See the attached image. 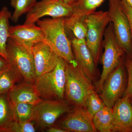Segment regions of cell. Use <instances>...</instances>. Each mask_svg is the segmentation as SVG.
<instances>
[{
    "label": "cell",
    "instance_id": "1",
    "mask_svg": "<svg viewBox=\"0 0 132 132\" xmlns=\"http://www.w3.org/2000/svg\"><path fill=\"white\" fill-rule=\"evenodd\" d=\"M65 18H45L36 24L42 29L45 42L59 57L69 64L77 66L72 43L65 29Z\"/></svg>",
    "mask_w": 132,
    "mask_h": 132
},
{
    "label": "cell",
    "instance_id": "2",
    "mask_svg": "<svg viewBox=\"0 0 132 132\" xmlns=\"http://www.w3.org/2000/svg\"><path fill=\"white\" fill-rule=\"evenodd\" d=\"M65 76L64 100L72 106L86 108L87 96L90 91L96 89L93 82L77 66L67 62Z\"/></svg>",
    "mask_w": 132,
    "mask_h": 132
},
{
    "label": "cell",
    "instance_id": "3",
    "mask_svg": "<svg viewBox=\"0 0 132 132\" xmlns=\"http://www.w3.org/2000/svg\"><path fill=\"white\" fill-rule=\"evenodd\" d=\"M32 47L9 38L7 45L8 61L21 76L23 81L34 85L36 81Z\"/></svg>",
    "mask_w": 132,
    "mask_h": 132
},
{
    "label": "cell",
    "instance_id": "4",
    "mask_svg": "<svg viewBox=\"0 0 132 132\" xmlns=\"http://www.w3.org/2000/svg\"><path fill=\"white\" fill-rule=\"evenodd\" d=\"M103 46L104 51L101 61L103 68L100 80L95 84L96 91L100 93L107 77L124 61L126 56L116 39L112 22L108 24L105 31Z\"/></svg>",
    "mask_w": 132,
    "mask_h": 132
},
{
    "label": "cell",
    "instance_id": "5",
    "mask_svg": "<svg viewBox=\"0 0 132 132\" xmlns=\"http://www.w3.org/2000/svg\"><path fill=\"white\" fill-rule=\"evenodd\" d=\"M66 61L62 58L55 68L36 79L34 84L39 96L43 100H64Z\"/></svg>",
    "mask_w": 132,
    "mask_h": 132
},
{
    "label": "cell",
    "instance_id": "6",
    "mask_svg": "<svg viewBox=\"0 0 132 132\" xmlns=\"http://www.w3.org/2000/svg\"><path fill=\"white\" fill-rule=\"evenodd\" d=\"M87 26L86 41L98 65L101 61L104 34L111 19L108 11H95L85 18Z\"/></svg>",
    "mask_w": 132,
    "mask_h": 132
},
{
    "label": "cell",
    "instance_id": "7",
    "mask_svg": "<svg viewBox=\"0 0 132 132\" xmlns=\"http://www.w3.org/2000/svg\"><path fill=\"white\" fill-rule=\"evenodd\" d=\"M108 11L113 25L116 39L126 53L132 59V37L129 22L123 11L121 0H108Z\"/></svg>",
    "mask_w": 132,
    "mask_h": 132
},
{
    "label": "cell",
    "instance_id": "8",
    "mask_svg": "<svg viewBox=\"0 0 132 132\" xmlns=\"http://www.w3.org/2000/svg\"><path fill=\"white\" fill-rule=\"evenodd\" d=\"M73 106L63 100H42L35 105L32 121L40 128L54 126L59 118L71 111Z\"/></svg>",
    "mask_w": 132,
    "mask_h": 132
},
{
    "label": "cell",
    "instance_id": "9",
    "mask_svg": "<svg viewBox=\"0 0 132 132\" xmlns=\"http://www.w3.org/2000/svg\"><path fill=\"white\" fill-rule=\"evenodd\" d=\"M125 62L109 75L100 92V97L109 108H112L118 99L123 97L126 88L128 76Z\"/></svg>",
    "mask_w": 132,
    "mask_h": 132
},
{
    "label": "cell",
    "instance_id": "10",
    "mask_svg": "<svg viewBox=\"0 0 132 132\" xmlns=\"http://www.w3.org/2000/svg\"><path fill=\"white\" fill-rule=\"evenodd\" d=\"M73 13L71 5L64 0H41L37 2L27 14L25 24H36L38 20L45 16L52 18H66Z\"/></svg>",
    "mask_w": 132,
    "mask_h": 132
},
{
    "label": "cell",
    "instance_id": "11",
    "mask_svg": "<svg viewBox=\"0 0 132 132\" xmlns=\"http://www.w3.org/2000/svg\"><path fill=\"white\" fill-rule=\"evenodd\" d=\"M93 118L86 108L73 107L57 125L66 132H97L93 122Z\"/></svg>",
    "mask_w": 132,
    "mask_h": 132
},
{
    "label": "cell",
    "instance_id": "12",
    "mask_svg": "<svg viewBox=\"0 0 132 132\" xmlns=\"http://www.w3.org/2000/svg\"><path fill=\"white\" fill-rule=\"evenodd\" d=\"M72 48L77 67L93 82H97V66L86 40L73 38L71 40Z\"/></svg>",
    "mask_w": 132,
    "mask_h": 132
},
{
    "label": "cell",
    "instance_id": "13",
    "mask_svg": "<svg viewBox=\"0 0 132 132\" xmlns=\"http://www.w3.org/2000/svg\"><path fill=\"white\" fill-rule=\"evenodd\" d=\"M32 50L36 79L53 70L61 58L44 41L34 45Z\"/></svg>",
    "mask_w": 132,
    "mask_h": 132
},
{
    "label": "cell",
    "instance_id": "14",
    "mask_svg": "<svg viewBox=\"0 0 132 132\" xmlns=\"http://www.w3.org/2000/svg\"><path fill=\"white\" fill-rule=\"evenodd\" d=\"M112 132H132V105L128 97L118 99L112 108Z\"/></svg>",
    "mask_w": 132,
    "mask_h": 132
},
{
    "label": "cell",
    "instance_id": "15",
    "mask_svg": "<svg viewBox=\"0 0 132 132\" xmlns=\"http://www.w3.org/2000/svg\"><path fill=\"white\" fill-rule=\"evenodd\" d=\"M9 38L20 41L31 47L45 40L42 29L36 24L24 23L10 26Z\"/></svg>",
    "mask_w": 132,
    "mask_h": 132
},
{
    "label": "cell",
    "instance_id": "16",
    "mask_svg": "<svg viewBox=\"0 0 132 132\" xmlns=\"http://www.w3.org/2000/svg\"><path fill=\"white\" fill-rule=\"evenodd\" d=\"M7 94L11 103L35 105L42 100L36 92L34 85L24 81L15 85Z\"/></svg>",
    "mask_w": 132,
    "mask_h": 132
},
{
    "label": "cell",
    "instance_id": "17",
    "mask_svg": "<svg viewBox=\"0 0 132 132\" xmlns=\"http://www.w3.org/2000/svg\"><path fill=\"white\" fill-rule=\"evenodd\" d=\"M12 13L7 7L0 10V56L8 61L7 45L9 38L10 20Z\"/></svg>",
    "mask_w": 132,
    "mask_h": 132
},
{
    "label": "cell",
    "instance_id": "18",
    "mask_svg": "<svg viewBox=\"0 0 132 132\" xmlns=\"http://www.w3.org/2000/svg\"><path fill=\"white\" fill-rule=\"evenodd\" d=\"M86 17L72 14L71 16L64 18L66 32L67 34L72 33L74 36L73 39H86L87 32V26L85 20Z\"/></svg>",
    "mask_w": 132,
    "mask_h": 132
},
{
    "label": "cell",
    "instance_id": "19",
    "mask_svg": "<svg viewBox=\"0 0 132 132\" xmlns=\"http://www.w3.org/2000/svg\"><path fill=\"white\" fill-rule=\"evenodd\" d=\"M112 109L106 106L93 116L95 127L100 132H112Z\"/></svg>",
    "mask_w": 132,
    "mask_h": 132
},
{
    "label": "cell",
    "instance_id": "20",
    "mask_svg": "<svg viewBox=\"0 0 132 132\" xmlns=\"http://www.w3.org/2000/svg\"><path fill=\"white\" fill-rule=\"evenodd\" d=\"M105 0H76L71 5L73 9L72 14L86 17L96 11Z\"/></svg>",
    "mask_w": 132,
    "mask_h": 132
},
{
    "label": "cell",
    "instance_id": "21",
    "mask_svg": "<svg viewBox=\"0 0 132 132\" xmlns=\"http://www.w3.org/2000/svg\"><path fill=\"white\" fill-rule=\"evenodd\" d=\"M22 80L23 81L21 76L10 65L8 69L0 74V95L7 93Z\"/></svg>",
    "mask_w": 132,
    "mask_h": 132
},
{
    "label": "cell",
    "instance_id": "22",
    "mask_svg": "<svg viewBox=\"0 0 132 132\" xmlns=\"http://www.w3.org/2000/svg\"><path fill=\"white\" fill-rule=\"evenodd\" d=\"M14 120L12 105L7 94L0 95V132Z\"/></svg>",
    "mask_w": 132,
    "mask_h": 132
},
{
    "label": "cell",
    "instance_id": "23",
    "mask_svg": "<svg viewBox=\"0 0 132 132\" xmlns=\"http://www.w3.org/2000/svg\"><path fill=\"white\" fill-rule=\"evenodd\" d=\"M11 104L15 121L19 122L32 121L35 105L25 103L11 102Z\"/></svg>",
    "mask_w": 132,
    "mask_h": 132
},
{
    "label": "cell",
    "instance_id": "24",
    "mask_svg": "<svg viewBox=\"0 0 132 132\" xmlns=\"http://www.w3.org/2000/svg\"><path fill=\"white\" fill-rule=\"evenodd\" d=\"M10 4L14 9L10 20L16 23L22 15L27 13L32 8L37 0H10Z\"/></svg>",
    "mask_w": 132,
    "mask_h": 132
},
{
    "label": "cell",
    "instance_id": "25",
    "mask_svg": "<svg viewBox=\"0 0 132 132\" xmlns=\"http://www.w3.org/2000/svg\"><path fill=\"white\" fill-rule=\"evenodd\" d=\"M86 105L88 112L93 117L95 114L105 106L96 89L91 90L88 93L86 99Z\"/></svg>",
    "mask_w": 132,
    "mask_h": 132
},
{
    "label": "cell",
    "instance_id": "26",
    "mask_svg": "<svg viewBox=\"0 0 132 132\" xmlns=\"http://www.w3.org/2000/svg\"><path fill=\"white\" fill-rule=\"evenodd\" d=\"M33 122H19L14 121L8 126L4 132H35V128Z\"/></svg>",
    "mask_w": 132,
    "mask_h": 132
},
{
    "label": "cell",
    "instance_id": "27",
    "mask_svg": "<svg viewBox=\"0 0 132 132\" xmlns=\"http://www.w3.org/2000/svg\"><path fill=\"white\" fill-rule=\"evenodd\" d=\"M125 64L127 71L128 80L126 88L123 97H132V59H130L126 56Z\"/></svg>",
    "mask_w": 132,
    "mask_h": 132
},
{
    "label": "cell",
    "instance_id": "28",
    "mask_svg": "<svg viewBox=\"0 0 132 132\" xmlns=\"http://www.w3.org/2000/svg\"><path fill=\"white\" fill-rule=\"evenodd\" d=\"M121 4L129 22L132 37V6L128 5L124 0H121Z\"/></svg>",
    "mask_w": 132,
    "mask_h": 132
},
{
    "label": "cell",
    "instance_id": "29",
    "mask_svg": "<svg viewBox=\"0 0 132 132\" xmlns=\"http://www.w3.org/2000/svg\"><path fill=\"white\" fill-rule=\"evenodd\" d=\"M10 67V64L8 61L0 56V74L7 70Z\"/></svg>",
    "mask_w": 132,
    "mask_h": 132
},
{
    "label": "cell",
    "instance_id": "30",
    "mask_svg": "<svg viewBox=\"0 0 132 132\" xmlns=\"http://www.w3.org/2000/svg\"><path fill=\"white\" fill-rule=\"evenodd\" d=\"M45 130L47 132H66L65 130L59 127L57 125H55L47 128Z\"/></svg>",
    "mask_w": 132,
    "mask_h": 132
},
{
    "label": "cell",
    "instance_id": "31",
    "mask_svg": "<svg viewBox=\"0 0 132 132\" xmlns=\"http://www.w3.org/2000/svg\"><path fill=\"white\" fill-rule=\"evenodd\" d=\"M64 1L67 4L71 5L76 0H64Z\"/></svg>",
    "mask_w": 132,
    "mask_h": 132
},
{
    "label": "cell",
    "instance_id": "32",
    "mask_svg": "<svg viewBox=\"0 0 132 132\" xmlns=\"http://www.w3.org/2000/svg\"><path fill=\"white\" fill-rule=\"evenodd\" d=\"M128 5L132 6V0H124Z\"/></svg>",
    "mask_w": 132,
    "mask_h": 132
},
{
    "label": "cell",
    "instance_id": "33",
    "mask_svg": "<svg viewBox=\"0 0 132 132\" xmlns=\"http://www.w3.org/2000/svg\"><path fill=\"white\" fill-rule=\"evenodd\" d=\"M130 102H131V104L132 105V98H130Z\"/></svg>",
    "mask_w": 132,
    "mask_h": 132
}]
</instances>
